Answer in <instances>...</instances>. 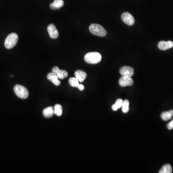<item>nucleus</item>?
Returning <instances> with one entry per match:
<instances>
[{
	"mask_svg": "<svg viewBox=\"0 0 173 173\" xmlns=\"http://www.w3.org/2000/svg\"><path fill=\"white\" fill-rule=\"evenodd\" d=\"M129 102L127 100H125L123 101V104H122V111L124 113H127L129 111Z\"/></svg>",
	"mask_w": 173,
	"mask_h": 173,
	"instance_id": "6ab92c4d",
	"label": "nucleus"
},
{
	"mask_svg": "<svg viewBox=\"0 0 173 173\" xmlns=\"http://www.w3.org/2000/svg\"><path fill=\"white\" fill-rule=\"evenodd\" d=\"M121 18L123 22L128 26H132L134 24V18L131 14L128 12H125L122 14Z\"/></svg>",
	"mask_w": 173,
	"mask_h": 173,
	"instance_id": "39448f33",
	"label": "nucleus"
},
{
	"mask_svg": "<svg viewBox=\"0 0 173 173\" xmlns=\"http://www.w3.org/2000/svg\"><path fill=\"white\" fill-rule=\"evenodd\" d=\"M119 72L124 77H131L134 74V70L132 67L125 66L121 67Z\"/></svg>",
	"mask_w": 173,
	"mask_h": 173,
	"instance_id": "423d86ee",
	"label": "nucleus"
},
{
	"mask_svg": "<svg viewBox=\"0 0 173 173\" xmlns=\"http://www.w3.org/2000/svg\"><path fill=\"white\" fill-rule=\"evenodd\" d=\"M172 171H173V169H172V167L171 165H169V164H166V165L163 166L162 167L159 173H172Z\"/></svg>",
	"mask_w": 173,
	"mask_h": 173,
	"instance_id": "dca6fc26",
	"label": "nucleus"
},
{
	"mask_svg": "<svg viewBox=\"0 0 173 173\" xmlns=\"http://www.w3.org/2000/svg\"><path fill=\"white\" fill-rule=\"evenodd\" d=\"M134 83L133 80L131 77H124L122 76L119 80V84L122 87L131 86Z\"/></svg>",
	"mask_w": 173,
	"mask_h": 173,
	"instance_id": "0eeeda50",
	"label": "nucleus"
},
{
	"mask_svg": "<svg viewBox=\"0 0 173 173\" xmlns=\"http://www.w3.org/2000/svg\"><path fill=\"white\" fill-rule=\"evenodd\" d=\"M52 72L55 73L59 79H63L68 76V73L67 71L60 70L57 66H55L52 69Z\"/></svg>",
	"mask_w": 173,
	"mask_h": 173,
	"instance_id": "1a4fd4ad",
	"label": "nucleus"
},
{
	"mask_svg": "<svg viewBox=\"0 0 173 173\" xmlns=\"http://www.w3.org/2000/svg\"><path fill=\"white\" fill-rule=\"evenodd\" d=\"M69 83L71 86L75 88H78L79 84V81L76 78H71L69 79Z\"/></svg>",
	"mask_w": 173,
	"mask_h": 173,
	"instance_id": "aec40b11",
	"label": "nucleus"
},
{
	"mask_svg": "<svg viewBox=\"0 0 173 173\" xmlns=\"http://www.w3.org/2000/svg\"><path fill=\"white\" fill-rule=\"evenodd\" d=\"M173 116V110H170L169 111L164 112L161 115V118L163 121H168L172 118Z\"/></svg>",
	"mask_w": 173,
	"mask_h": 173,
	"instance_id": "2eb2a0df",
	"label": "nucleus"
},
{
	"mask_svg": "<svg viewBox=\"0 0 173 173\" xmlns=\"http://www.w3.org/2000/svg\"><path fill=\"white\" fill-rule=\"evenodd\" d=\"M62 111H63V108H62V106L61 105L56 104L54 108V113L58 117H60L62 114Z\"/></svg>",
	"mask_w": 173,
	"mask_h": 173,
	"instance_id": "a211bd4d",
	"label": "nucleus"
},
{
	"mask_svg": "<svg viewBox=\"0 0 173 173\" xmlns=\"http://www.w3.org/2000/svg\"><path fill=\"white\" fill-rule=\"evenodd\" d=\"M75 77L80 82H83L86 77V74L85 72L81 70H77L75 72Z\"/></svg>",
	"mask_w": 173,
	"mask_h": 173,
	"instance_id": "ddd939ff",
	"label": "nucleus"
},
{
	"mask_svg": "<svg viewBox=\"0 0 173 173\" xmlns=\"http://www.w3.org/2000/svg\"><path fill=\"white\" fill-rule=\"evenodd\" d=\"M90 32L94 35L99 37H104L107 34L105 29L100 25L92 24L89 28Z\"/></svg>",
	"mask_w": 173,
	"mask_h": 173,
	"instance_id": "7ed1b4c3",
	"label": "nucleus"
},
{
	"mask_svg": "<svg viewBox=\"0 0 173 173\" xmlns=\"http://www.w3.org/2000/svg\"><path fill=\"white\" fill-rule=\"evenodd\" d=\"M18 41V36L15 33L9 35L4 42V46L7 49H11L16 45Z\"/></svg>",
	"mask_w": 173,
	"mask_h": 173,
	"instance_id": "f03ea898",
	"label": "nucleus"
},
{
	"mask_svg": "<svg viewBox=\"0 0 173 173\" xmlns=\"http://www.w3.org/2000/svg\"><path fill=\"white\" fill-rule=\"evenodd\" d=\"M47 78L48 80L51 81L52 83L57 86L60 85L61 84V82L60 80H58L59 78L55 73L53 72L49 73L47 76Z\"/></svg>",
	"mask_w": 173,
	"mask_h": 173,
	"instance_id": "9b49d317",
	"label": "nucleus"
},
{
	"mask_svg": "<svg viewBox=\"0 0 173 173\" xmlns=\"http://www.w3.org/2000/svg\"><path fill=\"white\" fill-rule=\"evenodd\" d=\"M167 127L169 130H172L173 129V120L169 124H168Z\"/></svg>",
	"mask_w": 173,
	"mask_h": 173,
	"instance_id": "412c9836",
	"label": "nucleus"
},
{
	"mask_svg": "<svg viewBox=\"0 0 173 173\" xmlns=\"http://www.w3.org/2000/svg\"><path fill=\"white\" fill-rule=\"evenodd\" d=\"M47 29H48L49 34L51 38L55 39L59 36V33L58 32L57 29L54 24H50L49 25Z\"/></svg>",
	"mask_w": 173,
	"mask_h": 173,
	"instance_id": "6e6552de",
	"label": "nucleus"
},
{
	"mask_svg": "<svg viewBox=\"0 0 173 173\" xmlns=\"http://www.w3.org/2000/svg\"><path fill=\"white\" fill-rule=\"evenodd\" d=\"M158 48L161 50L165 51L173 47V42L172 41H162L158 44Z\"/></svg>",
	"mask_w": 173,
	"mask_h": 173,
	"instance_id": "9d476101",
	"label": "nucleus"
},
{
	"mask_svg": "<svg viewBox=\"0 0 173 173\" xmlns=\"http://www.w3.org/2000/svg\"><path fill=\"white\" fill-rule=\"evenodd\" d=\"M64 5L63 0H55L54 2L50 4V7L52 10L59 9L63 7Z\"/></svg>",
	"mask_w": 173,
	"mask_h": 173,
	"instance_id": "f8f14e48",
	"label": "nucleus"
},
{
	"mask_svg": "<svg viewBox=\"0 0 173 173\" xmlns=\"http://www.w3.org/2000/svg\"><path fill=\"white\" fill-rule=\"evenodd\" d=\"M14 91L16 96L19 98L25 99L29 97V91L23 86L16 85L14 86Z\"/></svg>",
	"mask_w": 173,
	"mask_h": 173,
	"instance_id": "20e7f679",
	"label": "nucleus"
},
{
	"mask_svg": "<svg viewBox=\"0 0 173 173\" xmlns=\"http://www.w3.org/2000/svg\"><path fill=\"white\" fill-rule=\"evenodd\" d=\"M102 60V55L97 52H91L85 55L84 60L87 63L90 64H96L99 63Z\"/></svg>",
	"mask_w": 173,
	"mask_h": 173,
	"instance_id": "f257e3e1",
	"label": "nucleus"
},
{
	"mask_svg": "<svg viewBox=\"0 0 173 173\" xmlns=\"http://www.w3.org/2000/svg\"><path fill=\"white\" fill-rule=\"evenodd\" d=\"M123 103V100L121 99H118L117 100L115 104L113 105L112 106L113 110L114 111H117L119 108L122 107Z\"/></svg>",
	"mask_w": 173,
	"mask_h": 173,
	"instance_id": "f3484780",
	"label": "nucleus"
},
{
	"mask_svg": "<svg viewBox=\"0 0 173 173\" xmlns=\"http://www.w3.org/2000/svg\"><path fill=\"white\" fill-rule=\"evenodd\" d=\"M78 89H79L80 91H83L84 90L85 87L82 84H79V85H78Z\"/></svg>",
	"mask_w": 173,
	"mask_h": 173,
	"instance_id": "4be33fe9",
	"label": "nucleus"
},
{
	"mask_svg": "<svg viewBox=\"0 0 173 173\" xmlns=\"http://www.w3.org/2000/svg\"><path fill=\"white\" fill-rule=\"evenodd\" d=\"M55 114L54 108L52 107H48L44 109L43 111V114L46 118H51Z\"/></svg>",
	"mask_w": 173,
	"mask_h": 173,
	"instance_id": "4468645a",
	"label": "nucleus"
}]
</instances>
